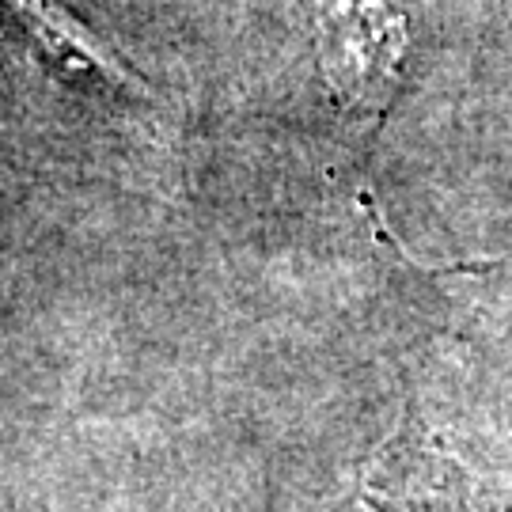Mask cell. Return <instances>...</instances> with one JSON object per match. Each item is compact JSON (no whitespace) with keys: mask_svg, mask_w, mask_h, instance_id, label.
<instances>
[{"mask_svg":"<svg viewBox=\"0 0 512 512\" xmlns=\"http://www.w3.org/2000/svg\"><path fill=\"white\" fill-rule=\"evenodd\" d=\"M327 512H467V486L456 459L406 414Z\"/></svg>","mask_w":512,"mask_h":512,"instance_id":"obj_1","label":"cell"},{"mask_svg":"<svg viewBox=\"0 0 512 512\" xmlns=\"http://www.w3.org/2000/svg\"><path fill=\"white\" fill-rule=\"evenodd\" d=\"M399 54L403 23L380 0H319V61L342 103L357 110L380 107Z\"/></svg>","mask_w":512,"mask_h":512,"instance_id":"obj_2","label":"cell"}]
</instances>
